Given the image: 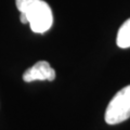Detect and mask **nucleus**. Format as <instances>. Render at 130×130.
Segmentation results:
<instances>
[{
  "label": "nucleus",
  "mask_w": 130,
  "mask_h": 130,
  "mask_svg": "<svg viewBox=\"0 0 130 130\" xmlns=\"http://www.w3.org/2000/svg\"><path fill=\"white\" fill-rule=\"evenodd\" d=\"M116 43L121 49L130 48V19H128L118 29Z\"/></svg>",
  "instance_id": "20e7f679"
},
{
  "label": "nucleus",
  "mask_w": 130,
  "mask_h": 130,
  "mask_svg": "<svg viewBox=\"0 0 130 130\" xmlns=\"http://www.w3.org/2000/svg\"><path fill=\"white\" fill-rule=\"evenodd\" d=\"M54 78L55 71L50 66L47 61H39L23 74V80L26 83H31L35 80L53 81Z\"/></svg>",
  "instance_id": "7ed1b4c3"
},
{
  "label": "nucleus",
  "mask_w": 130,
  "mask_h": 130,
  "mask_svg": "<svg viewBox=\"0 0 130 130\" xmlns=\"http://www.w3.org/2000/svg\"><path fill=\"white\" fill-rule=\"evenodd\" d=\"M39 1L40 0H15V5L20 13H26Z\"/></svg>",
  "instance_id": "39448f33"
},
{
  "label": "nucleus",
  "mask_w": 130,
  "mask_h": 130,
  "mask_svg": "<svg viewBox=\"0 0 130 130\" xmlns=\"http://www.w3.org/2000/svg\"><path fill=\"white\" fill-rule=\"evenodd\" d=\"M104 118L108 125H117L130 118V85L119 90L109 101Z\"/></svg>",
  "instance_id": "f257e3e1"
},
{
  "label": "nucleus",
  "mask_w": 130,
  "mask_h": 130,
  "mask_svg": "<svg viewBox=\"0 0 130 130\" xmlns=\"http://www.w3.org/2000/svg\"><path fill=\"white\" fill-rule=\"evenodd\" d=\"M28 19L30 29L36 34H43L48 31L53 23V15L50 6L40 0L31 9L25 13Z\"/></svg>",
  "instance_id": "f03ea898"
}]
</instances>
